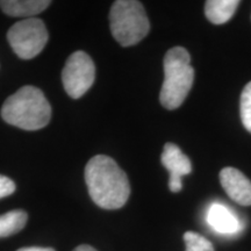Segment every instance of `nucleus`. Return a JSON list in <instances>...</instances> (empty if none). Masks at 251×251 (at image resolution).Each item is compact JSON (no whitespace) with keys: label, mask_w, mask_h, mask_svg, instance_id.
<instances>
[{"label":"nucleus","mask_w":251,"mask_h":251,"mask_svg":"<svg viewBox=\"0 0 251 251\" xmlns=\"http://www.w3.org/2000/svg\"><path fill=\"white\" fill-rule=\"evenodd\" d=\"M85 181L94 203L103 209L121 208L129 198L130 186L127 175L108 156H94L87 162Z\"/></svg>","instance_id":"nucleus-1"},{"label":"nucleus","mask_w":251,"mask_h":251,"mask_svg":"<svg viewBox=\"0 0 251 251\" xmlns=\"http://www.w3.org/2000/svg\"><path fill=\"white\" fill-rule=\"evenodd\" d=\"M1 118L21 129L37 130L49 124L51 107L40 89L24 86L6 99L1 107Z\"/></svg>","instance_id":"nucleus-2"},{"label":"nucleus","mask_w":251,"mask_h":251,"mask_svg":"<svg viewBox=\"0 0 251 251\" xmlns=\"http://www.w3.org/2000/svg\"><path fill=\"white\" fill-rule=\"evenodd\" d=\"M163 65L164 81L159 100L163 107L176 109L184 102L193 85L194 69L190 54L183 47H175L166 52Z\"/></svg>","instance_id":"nucleus-3"},{"label":"nucleus","mask_w":251,"mask_h":251,"mask_svg":"<svg viewBox=\"0 0 251 251\" xmlns=\"http://www.w3.org/2000/svg\"><path fill=\"white\" fill-rule=\"evenodd\" d=\"M109 27L118 43L130 47L148 35L149 19L143 5L136 0H118L109 12Z\"/></svg>","instance_id":"nucleus-4"},{"label":"nucleus","mask_w":251,"mask_h":251,"mask_svg":"<svg viewBox=\"0 0 251 251\" xmlns=\"http://www.w3.org/2000/svg\"><path fill=\"white\" fill-rule=\"evenodd\" d=\"M48 37L45 23L37 18L19 21L7 33L9 45L21 59H31L39 55L48 42Z\"/></svg>","instance_id":"nucleus-5"},{"label":"nucleus","mask_w":251,"mask_h":251,"mask_svg":"<svg viewBox=\"0 0 251 251\" xmlns=\"http://www.w3.org/2000/svg\"><path fill=\"white\" fill-rule=\"evenodd\" d=\"M96 67L86 52L78 50L69 56L62 71L63 86L69 97L78 99L83 97L93 85Z\"/></svg>","instance_id":"nucleus-6"},{"label":"nucleus","mask_w":251,"mask_h":251,"mask_svg":"<svg viewBox=\"0 0 251 251\" xmlns=\"http://www.w3.org/2000/svg\"><path fill=\"white\" fill-rule=\"evenodd\" d=\"M162 164L170 172L169 188L171 192L177 193L183 188L181 177L191 174L192 163L190 158L174 143H166L162 153Z\"/></svg>","instance_id":"nucleus-7"},{"label":"nucleus","mask_w":251,"mask_h":251,"mask_svg":"<svg viewBox=\"0 0 251 251\" xmlns=\"http://www.w3.org/2000/svg\"><path fill=\"white\" fill-rule=\"evenodd\" d=\"M220 183L231 200L242 206H251V181L235 168L220 172Z\"/></svg>","instance_id":"nucleus-8"},{"label":"nucleus","mask_w":251,"mask_h":251,"mask_svg":"<svg viewBox=\"0 0 251 251\" xmlns=\"http://www.w3.org/2000/svg\"><path fill=\"white\" fill-rule=\"evenodd\" d=\"M207 221L220 234L230 235L240 230V221L233 212L221 203H213L207 213Z\"/></svg>","instance_id":"nucleus-9"},{"label":"nucleus","mask_w":251,"mask_h":251,"mask_svg":"<svg viewBox=\"0 0 251 251\" xmlns=\"http://www.w3.org/2000/svg\"><path fill=\"white\" fill-rule=\"evenodd\" d=\"M50 5L49 0H1L0 8L9 17L30 19Z\"/></svg>","instance_id":"nucleus-10"},{"label":"nucleus","mask_w":251,"mask_h":251,"mask_svg":"<svg viewBox=\"0 0 251 251\" xmlns=\"http://www.w3.org/2000/svg\"><path fill=\"white\" fill-rule=\"evenodd\" d=\"M238 0H208L205 5V14L212 24L222 25L233 18Z\"/></svg>","instance_id":"nucleus-11"},{"label":"nucleus","mask_w":251,"mask_h":251,"mask_svg":"<svg viewBox=\"0 0 251 251\" xmlns=\"http://www.w3.org/2000/svg\"><path fill=\"white\" fill-rule=\"evenodd\" d=\"M27 213L15 209L0 215V237H8L19 233L27 224Z\"/></svg>","instance_id":"nucleus-12"},{"label":"nucleus","mask_w":251,"mask_h":251,"mask_svg":"<svg viewBox=\"0 0 251 251\" xmlns=\"http://www.w3.org/2000/svg\"><path fill=\"white\" fill-rule=\"evenodd\" d=\"M184 241L186 244V251H214L212 242L194 231L185 233Z\"/></svg>","instance_id":"nucleus-13"},{"label":"nucleus","mask_w":251,"mask_h":251,"mask_svg":"<svg viewBox=\"0 0 251 251\" xmlns=\"http://www.w3.org/2000/svg\"><path fill=\"white\" fill-rule=\"evenodd\" d=\"M240 114L243 126L251 133V81L247 84L241 94Z\"/></svg>","instance_id":"nucleus-14"},{"label":"nucleus","mask_w":251,"mask_h":251,"mask_svg":"<svg viewBox=\"0 0 251 251\" xmlns=\"http://www.w3.org/2000/svg\"><path fill=\"white\" fill-rule=\"evenodd\" d=\"M15 191V184L6 176L0 175V199L11 196Z\"/></svg>","instance_id":"nucleus-15"},{"label":"nucleus","mask_w":251,"mask_h":251,"mask_svg":"<svg viewBox=\"0 0 251 251\" xmlns=\"http://www.w3.org/2000/svg\"><path fill=\"white\" fill-rule=\"evenodd\" d=\"M18 251H55L52 248H42V247H26L21 248Z\"/></svg>","instance_id":"nucleus-16"},{"label":"nucleus","mask_w":251,"mask_h":251,"mask_svg":"<svg viewBox=\"0 0 251 251\" xmlns=\"http://www.w3.org/2000/svg\"><path fill=\"white\" fill-rule=\"evenodd\" d=\"M74 251H97V250L94 249L93 247H91V246H86V244H83V246L77 247L76 249H75Z\"/></svg>","instance_id":"nucleus-17"}]
</instances>
